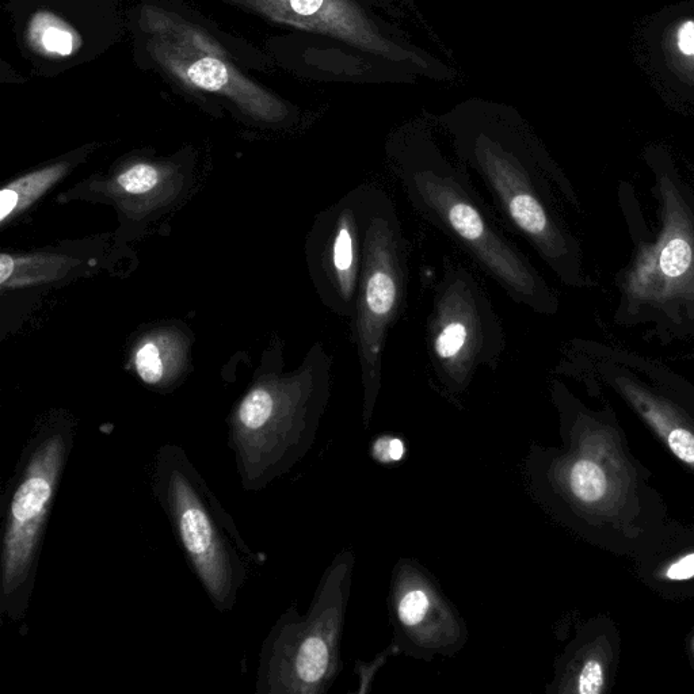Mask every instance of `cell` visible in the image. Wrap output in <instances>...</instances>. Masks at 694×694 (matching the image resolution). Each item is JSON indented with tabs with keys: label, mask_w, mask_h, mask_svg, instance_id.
<instances>
[{
	"label": "cell",
	"mask_w": 694,
	"mask_h": 694,
	"mask_svg": "<svg viewBox=\"0 0 694 694\" xmlns=\"http://www.w3.org/2000/svg\"><path fill=\"white\" fill-rule=\"evenodd\" d=\"M441 122L457 162L480 179L507 226L524 236L563 284L587 287L578 242L552 189V182L562 186L563 179L517 112L472 101L445 114Z\"/></svg>",
	"instance_id": "cell-1"
},
{
	"label": "cell",
	"mask_w": 694,
	"mask_h": 694,
	"mask_svg": "<svg viewBox=\"0 0 694 694\" xmlns=\"http://www.w3.org/2000/svg\"><path fill=\"white\" fill-rule=\"evenodd\" d=\"M385 159L418 215L451 236L510 299L537 314L558 312V296L505 234L471 175L445 156L425 128L414 125L392 135Z\"/></svg>",
	"instance_id": "cell-2"
},
{
	"label": "cell",
	"mask_w": 694,
	"mask_h": 694,
	"mask_svg": "<svg viewBox=\"0 0 694 694\" xmlns=\"http://www.w3.org/2000/svg\"><path fill=\"white\" fill-rule=\"evenodd\" d=\"M151 488L209 600L219 612H231L259 564L234 518L181 446H159Z\"/></svg>",
	"instance_id": "cell-3"
},
{
	"label": "cell",
	"mask_w": 694,
	"mask_h": 694,
	"mask_svg": "<svg viewBox=\"0 0 694 694\" xmlns=\"http://www.w3.org/2000/svg\"><path fill=\"white\" fill-rule=\"evenodd\" d=\"M331 396V360L318 358L299 375L251 388L230 421V444L244 491L258 493L307 456Z\"/></svg>",
	"instance_id": "cell-4"
},
{
	"label": "cell",
	"mask_w": 694,
	"mask_h": 694,
	"mask_svg": "<svg viewBox=\"0 0 694 694\" xmlns=\"http://www.w3.org/2000/svg\"><path fill=\"white\" fill-rule=\"evenodd\" d=\"M74 445V423L63 417L41 422L26 441L7 484L0 544V615L14 623L28 615L49 516Z\"/></svg>",
	"instance_id": "cell-5"
},
{
	"label": "cell",
	"mask_w": 694,
	"mask_h": 694,
	"mask_svg": "<svg viewBox=\"0 0 694 694\" xmlns=\"http://www.w3.org/2000/svg\"><path fill=\"white\" fill-rule=\"evenodd\" d=\"M356 554L338 552L316 587L310 609L289 606L261 647L258 694H326L342 670V638Z\"/></svg>",
	"instance_id": "cell-6"
},
{
	"label": "cell",
	"mask_w": 694,
	"mask_h": 694,
	"mask_svg": "<svg viewBox=\"0 0 694 694\" xmlns=\"http://www.w3.org/2000/svg\"><path fill=\"white\" fill-rule=\"evenodd\" d=\"M129 22L140 55L183 89L224 99L255 120L289 116L288 105L243 74L238 56L200 22L159 3L141 5Z\"/></svg>",
	"instance_id": "cell-7"
},
{
	"label": "cell",
	"mask_w": 694,
	"mask_h": 694,
	"mask_svg": "<svg viewBox=\"0 0 694 694\" xmlns=\"http://www.w3.org/2000/svg\"><path fill=\"white\" fill-rule=\"evenodd\" d=\"M408 243L398 211L383 189L372 186L353 342L362 381V422L371 425L383 380V357L388 331L398 319L407 295Z\"/></svg>",
	"instance_id": "cell-8"
},
{
	"label": "cell",
	"mask_w": 694,
	"mask_h": 694,
	"mask_svg": "<svg viewBox=\"0 0 694 694\" xmlns=\"http://www.w3.org/2000/svg\"><path fill=\"white\" fill-rule=\"evenodd\" d=\"M505 347L501 319L480 282L446 262L427 318V354L442 390L464 394L479 369H497Z\"/></svg>",
	"instance_id": "cell-9"
},
{
	"label": "cell",
	"mask_w": 694,
	"mask_h": 694,
	"mask_svg": "<svg viewBox=\"0 0 694 694\" xmlns=\"http://www.w3.org/2000/svg\"><path fill=\"white\" fill-rule=\"evenodd\" d=\"M121 0H9L19 47L33 66L66 70L122 36Z\"/></svg>",
	"instance_id": "cell-10"
},
{
	"label": "cell",
	"mask_w": 694,
	"mask_h": 694,
	"mask_svg": "<svg viewBox=\"0 0 694 694\" xmlns=\"http://www.w3.org/2000/svg\"><path fill=\"white\" fill-rule=\"evenodd\" d=\"M276 24L329 37L410 74L433 70L425 53L407 45L375 10L373 0H221Z\"/></svg>",
	"instance_id": "cell-11"
},
{
	"label": "cell",
	"mask_w": 694,
	"mask_h": 694,
	"mask_svg": "<svg viewBox=\"0 0 694 694\" xmlns=\"http://www.w3.org/2000/svg\"><path fill=\"white\" fill-rule=\"evenodd\" d=\"M662 230L642 244L624 278V299L670 316L694 314V212L676 183L663 175Z\"/></svg>",
	"instance_id": "cell-12"
},
{
	"label": "cell",
	"mask_w": 694,
	"mask_h": 694,
	"mask_svg": "<svg viewBox=\"0 0 694 694\" xmlns=\"http://www.w3.org/2000/svg\"><path fill=\"white\" fill-rule=\"evenodd\" d=\"M388 610L394 654L432 662L463 650L469 632L460 610L423 564L402 558L392 570Z\"/></svg>",
	"instance_id": "cell-13"
},
{
	"label": "cell",
	"mask_w": 694,
	"mask_h": 694,
	"mask_svg": "<svg viewBox=\"0 0 694 694\" xmlns=\"http://www.w3.org/2000/svg\"><path fill=\"white\" fill-rule=\"evenodd\" d=\"M372 185L358 186L323 213L318 231V280L327 307L343 318L356 310Z\"/></svg>",
	"instance_id": "cell-14"
},
{
	"label": "cell",
	"mask_w": 694,
	"mask_h": 694,
	"mask_svg": "<svg viewBox=\"0 0 694 694\" xmlns=\"http://www.w3.org/2000/svg\"><path fill=\"white\" fill-rule=\"evenodd\" d=\"M615 384L674 456L694 468V430L676 408L628 377L617 376Z\"/></svg>",
	"instance_id": "cell-15"
},
{
	"label": "cell",
	"mask_w": 694,
	"mask_h": 694,
	"mask_svg": "<svg viewBox=\"0 0 694 694\" xmlns=\"http://www.w3.org/2000/svg\"><path fill=\"white\" fill-rule=\"evenodd\" d=\"M66 169L64 165L49 167L21 178L3 189L0 193V221L6 223V220L19 209L32 204L45 190L51 188L52 183L56 182Z\"/></svg>",
	"instance_id": "cell-16"
},
{
	"label": "cell",
	"mask_w": 694,
	"mask_h": 694,
	"mask_svg": "<svg viewBox=\"0 0 694 694\" xmlns=\"http://www.w3.org/2000/svg\"><path fill=\"white\" fill-rule=\"evenodd\" d=\"M136 371L140 379L148 385H158L165 377V364L155 343L148 342L136 354Z\"/></svg>",
	"instance_id": "cell-17"
},
{
	"label": "cell",
	"mask_w": 694,
	"mask_h": 694,
	"mask_svg": "<svg viewBox=\"0 0 694 694\" xmlns=\"http://www.w3.org/2000/svg\"><path fill=\"white\" fill-rule=\"evenodd\" d=\"M159 182V173L154 166L136 165L125 170L117 178L121 189L131 194H143L154 189Z\"/></svg>",
	"instance_id": "cell-18"
},
{
	"label": "cell",
	"mask_w": 694,
	"mask_h": 694,
	"mask_svg": "<svg viewBox=\"0 0 694 694\" xmlns=\"http://www.w3.org/2000/svg\"><path fill=\"white\" fill-rule=\"evenodd\" d=\"M674 47L682 60L688 64H694V19H685L677 26L674 33Z\"/></svg>",
	"instance_id": "cell-19"
},
{
	"label": "cell",
	"mask_w": 694,
	"mask_h": 694,
	"mask_svg": "<svg viewBox=\"0 0 694 694\" xmlns=\"http://www.w3.org/2000/svg\"><path fill=\"white\" fill-rule=\"evenodd\" d=\"M661 577L669 582H686L694 579V552L673 560L662 571Z\"/></svg>",
	"instance_id": "cell-20"
},
{
	"label": "cell",
	"mask_w": 694,
	"mask_h": 694,
	"mask_svg": "<svg viewBox=\"0 0 694 694\" xmlns=\"http://www.w3.org/2000/svg\"><path fill=\"white\" fill-rule=\"evenodd\" d=\"M404 445L399 438L384 436L373 445V457L383 463H394L402 459L404 455Z\"/></svg>",
	"instance_id": "cell-21"
},
{
	"label": "cell",
	"mask_w": 694,
	"mask_h": 694,
	"mask_svg": "<svg viewBox=\"0 0 694 694\" xmlns=\"http://www.w3.org/2000/svg\"><path fill=\"white\" fill-rule=\"evenodd\" d=\"M14 272V261L7 254H2L0 257V282L5 285L11 274Z\"/></svg>",
	"instance_id": "cell-22"
}]
</instances>
